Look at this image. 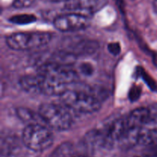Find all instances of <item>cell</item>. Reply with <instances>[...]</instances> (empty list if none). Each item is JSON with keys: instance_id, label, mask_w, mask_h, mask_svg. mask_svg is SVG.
I'll list each match as a JSON object with an SVG mask.
<instances>
[{"instance_id": "5bb4252c", "label": "cell", "mask_w": 157, "mask_h": 157, "mask_svg": "<svg viewBox=\"0 0 157 157\" xmlns=\"http://www.w3.org/2000/svg\"><path fill=\"white\" fill-rule=\"evenodd\" d=\"M92 70L90 69V66L87 65V64H84L81 65V72L84 75H87V74H91Z\"/></svg>"}, {"instance_id": "6da1fadb", "label": "cell", "mask_w": 157, "mask_h": 157, "mask_svg": "<svg viewBox=\"0 0 157 157\" xmlns=\"http://www.w3.org/2000/svg\"><path fill=\"white\" fill-rule=\"evenodd\" d=\"M40 78V94L61 96L78 79V72L71 64L55 61L41 64L37 71Z\"/></svg>"}, {"instance_id": "8992f818", "label": "cell", "mask_w": 157, "mask_h": 157, "mask_svg": "<svg viewBox=\"0 0 157 157\" xmlns=\"http://www.w3.org/2000/svg\"><path fill=\"white\" fill-rule=\"evenodd\" d=\"M90 25L88 16L75 12L58 15L54 20L55 29L62 32H74L87 29Z\"/></svg>"}, {"instance_id": "7a4b0ae2", "label": "cell", "mask_w": 157, "mask_h": 157, "mask_svg": "<svg viewBox=\"0 0 157 157\" xmlns=\"http://www.w3.org/2000/svg\"><path fill=\"white\" fill-rule=\"evenodd\" d=\"M60 98L63 104L77 113H92L101 107V97L94 90L69 88Z\"/></svg>"}, {"instance_id": "7c38bea8", "label": "cell", "mask_w": 157, "mask_h": 157, "mask_svg": "<svg viewBox=\"0 0 157 157\" xmlns=\"http://www.w3.org/2000/svg\"><path fill=\"white\" fill-rule=\"evenodd\" d=\"M107 49L113 55H118L121 52V47L117 42L110 43L107 46Z\"/></svg>"}, {"instance_id": "30bf717a", "label": "cell", "mask_w": 157, "mask_h": 157, "mask_svg": "<svg viewBox=\"0 0 157 157\" xmlns=\"http://www.w3.org/2000/svg\"><path fill=\"white\" fill-rule=\"evenodd\" d=\"M35 2L36 0H13L12 6L15 9H25L30 7Z\"/></svg>"}, {"instance_id": "2e32d148", "label": "cell", "mask_w": 157, "mask_h": 157, "mask_svg": "<svg viewBox=\"0 0 157 157\" xmlns=\"http://www.w3.org/2000/svg\"><path fill=\"white\" fill-rule=\"evenodd\" d=\"M51 2H67L69 0H49Z\"/></svg>"}, {"instance_id": "9c48e42d", "label": "cell", "mask_w": 157, "mask_h": 157, "mask_svg": "<svg viewBox=\"0 0 157 157\" xmlns=\"http://www.w3.org/2000/svg\"><path fill=\"white\" fill-rule=\"evenodd\" d=\"M9 21L15 25H28L36 21V17L30 14H21L12 16L9 18Z\"/></svg>"}, {"instance_id": "9a60e30c", "label": "cell", "mask_w": 157, "mask_h": 157, "mask_svg": "<svg viewBox=\"0 0 157 157\" xmlns=\"http://www.w3.org/2000/svg\"><path fill=\"white\" fill-rule=\"evenodd\" d=\"M153 9H154L155 12H157V0H154L153 3Z\"/></svg>"}, {"instance_id": "277c9868", "label": "cell", "mask_w": 157, "mask_h": 157, "mask_svg": "<svg viewBox=\"0 0 157 157\" xmlns=\"http://www.w3.org/2000/svg\"><path fill=\"white\" fill-rule=\"evenodd\" d=\"M52 35L46 32H15L8 35L6 43L14 51H29L47 45Z\"/></svg>"}, {"instance_id": "e0dca14e", "label": "cell", "mask_w": 157, "mask_h": 157, "mask_svg": "<svg viewBox=\"0 0 157 157\" xmlns=\"http://www.w3.org/2000/svg\"><path fill=\"white\" fill-rule=\"evenodd\" d=\"M76 157H87V156H76Z\"/></svg>"}, {"instance_id": "5b68a950", "label": "cell", "mask_w": 157, "mask_h": 157, "mask_svg": "<svg viewBox=\"0 0 157 157\" xmlns=\"http://www.w3.org/2000/svg\"><path fill=\"white\" fill-rule=\"evenodd\" d=\"M21 140L28 149L35 152H41L52 145L54 136L48 127L41 124L32 123L24 128Z\"/></svg>"}, {"instance_id": "8fae6325", "label": "cell", "mask_w": 157, "mask_h": 157, "mask_svg": "<svg viewBox=\"0 0 157 157\" xmlns=\"http://www.w3.org/2000/svg\"><path fill=\"white\" fill-rule=\"evenodd\" d=\"M17 114L23 121H30L33 119V114L30 110L27 109L20 108L17 110Z\"/></svg>"}, {"instance_id": "ba28073f", "label": "cell", "mask_w": 157, "mask_h": 157, "mask_svg": "<svg viewBox=\"0 0 157 157\" xmlns=\"http://www.w3.org/2000/svg\"><path fill=\"white\" fill-rule=\"evenodd\" d=\"M99 48V44L97 41L88 38H78L71 41L68 44L64 45L63 52L75 57L93 55Z\"/></svg>"}, {"instance_id": "52a82bcc", "label": "cell", "mask_w": 157, "mask_h": 157, "mask_svg": "<svg viewBox=\"0 0 157 157\" xmlns=\"http://www.w3.org/2000/svg\"><path fill=\"white\" fill-rule=\"evenodd\" d=\"M107 2L108 0H69L65 2L64 8L69 12L88 15L102 9Z\"/></svg>"}, {"instance_id": "3957f363", "label": "cell", "mask_w": 157, "mask_h": 157, "mask_svg": "<svg viewBox=\"0 0 157 157\" xmlns=\"http://www.w3.org/2000/svg\"><path fill=\"white\" fill-rule=\"evenodd\" d=\"M70 110L63 104L45 103L39 107L38 116L51 129L64 131L70 129L73 124Z\"/></svg>"}, {"instance_id": "4fadbf2b", "label": "cell", "mask_w": 157, "mask_h": 157, "mask_svg": "<svg viewBox=\"0 0 157 157\" xmlns=\"http://www.w3.org/2000/svg\"><path fill=\"white\" fill-rule=\"evenodd\" d=\"M140 89L138 87H136V86H134L133 88L130 89V94H129L130 97H129V98H130V99L132 101H136V100L140 98Z\"/></svg>"}]
</instances>
